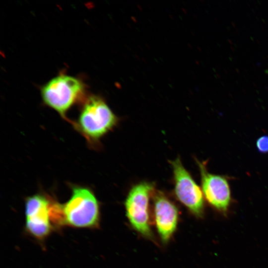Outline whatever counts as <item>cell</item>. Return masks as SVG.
<instances>
[{
  "instance_id": "6da1fadb",
  "label": "cell",
  "mask_w": 268,
  "mask_h": 268,
  "mask_svg": "<svg viewBox=\"0 0 268 268\" xmlns=\"http://www.w3.org/2000/svg\"><path fill=\"white\" fill-rule=\"evenodd\" d=\"M65 223L79 228L97 226L99 221V205L88 188L74 186L69 200L62 205Z\"/></svg>"
},
{
  "instance_id": "52a82bcc",
  "label": "cell",
  "mask_w": 268,
  "mask_h": 268,
  "mask_svg": "<svg viewBox=\"0 0 268 268\" xmlns=\"http://www.w3.org/2000/svg\"><path fill=\"white\" fill-rule=\"evenodd\" d=\"M50 207L48 201L41 195H34L26 200V228L36 238L42 239L51 232Z\"/></svg>"
},
{
  "instance_id": "8992f818",
  "label": "cell",
  "mask_w": 268,
  "mask_h": 268,
  "mask_svg": "<svg viewBox=\"0 0 268 268\" xmlns=\"http://www.w3.org/2000/svg\"><path fill=\"white\" fill-rule=\"evenodd\" d=\"M196 161L200 172L203 196L212 206L220 212H226L231 200L228 178L209 173L205 162Z\"/></svg>"
},
{
  "instance_id": "9c48e42d",
  "label": "cell",
  "mask_w": 268,
  "mask_h": 268,
  "mask_svg": "<svg viewBox=\"0 0 268 268\" xmlns=\"http://www.w3.org/2000/svg\"><path fill=\"white\" fill-rule=\"evenodd\" d=\"M258 150L262 153L268 152V135H264L258 138L256 141Z\"/></svg>"
},
{
  "instance_id": "277c9868",
  "label": "cell",
  "mask_w": 268,
  "mask_h": 268,
  "mask_svg": "<svg viewBox=\"0 0 268 268\" xmlns=\"http://www.w3.org/2000/svg\"><path fill=\"white\" fill-rule=\"evenodd\" d=\"M154 185L143 182L136 184L130 190L126 201L127 217L134 229L142 235H152L149 224L148 204Z\"/></svg>"
},
{
  "instance_id": "3957f363",
  "label": "cell",
  "mask_w": 268,
  "mask_h": 268,
  "mask_svg": "<svg viewBox=\"0 0 268 268\" xmlns=\"http://www.w3.org/2000/svg\"><path fill=\"white\" fill-rule=\"evenodd\" d=\"M83 89L78 79L67 75H59L49 81L41 89L44 102L64 116L75 102Z\"/></svg>"
},
{
  "instance_id": "7a4b0ae2",
  "label": "cell",
  "mask_w": 268,
  "mask_h": 268,
  "mask_svg": "<svg viewBox=\"0 0 268 268\" xmlns=\"http://www.w3.org/2000/svg\"><path fill=\"white\" fill-rule=\"evenodd\" d=\"M118 119L106 102L98 96H91L84 105L77 127L88 139L98 140L113 128Z\"/></svg>"
},
{
  "instance_id": "ba28073f",
  "label": "cell",
  "mask_w": 268,
  "mask_h": 268,
  "mask_svg": "<svg viewBox=\"0 0 268 268\" xmlns=\"http://www.w3.org/2000/svg\"><path fill=\"white\" fill-rule=\"evenodd\" d=\"M156 227L163 242L167 241L176 230L178 210L175 205L161 192H152Z\"/></svg>"
},
{
  "instance_id": "5b68a950",
  "label": "cell",
  "mask_w": 268,
  "mask_h": 268,
  "mask_svg": "<svg viewBox=\"0 0 268 268\" xmlns=\"http://www.w3.org/2000/svg\"><path fill=\"white\" fill-rule=\"evenodd\" d=\"M177 199L195 215L201 217L204 210L202 190L185 169L179 157L171 161Z\"/></svg>"
}]
</instances>
